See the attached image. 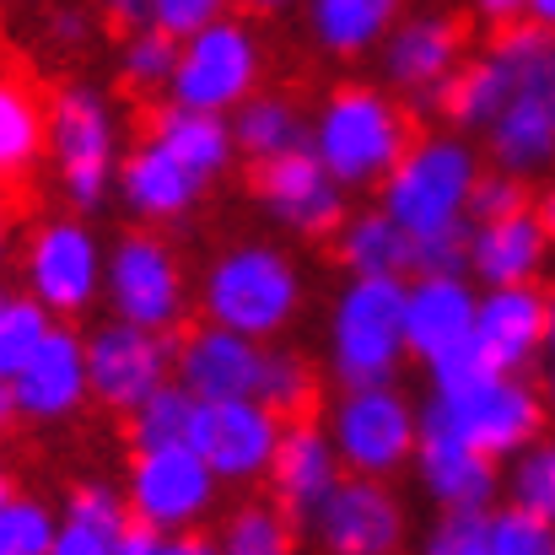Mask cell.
<instances>
[{
	"instance_id": "cell-49",
	"label": "cell",
	"mask_w": 555,
	"mask_h": 555,
	"mask_svg": "<svg viewBox=\"0 0 555 555\" xmlns=\"http://www.w3.org/2000/svg\"><path fill=\"white\" fill-rule=\"evenodd\" d=\"M529 22H540V27L555 33V0H529Z\"/></svg>"
},
{
	"instance_id": "cell-4",
	"label": "cell",
	"mask_w": 555,
	"mask_h": 555,
	"mask_svg": "<svg viewBox=\"0 0 555 555\" xmlns=\"http://www.w3.org/2000/svg\"><path fill=\"white\" fill-rule=\"evenodd\" d=\"M199 308H205V319H216V324H227V330H243V335H254V340H270V335H281V330L297 319V308H302L297 264H292L281 248L237 243V248H227V254L205 270Z\"/></svg>"
},
{
	"instance_id": "cell-28",
	"label": "cell",
	"mask_w": 555,
	"mask_h": 555,
	"mask_svg": "<svg viewBox=\"0 0 555 555\" xmlns=\"http://www.w3.org/2000/svg\"><path fill=\"white\" fill-rule=\"evenodd\" d=\"M399 22V0H308V27L324 54L357 60L388 38Z\"/></svg>"
},
{
	"instance_id": "cell-1",
	"label": "cell",
	"mask_w": 555,
	"mask_h": 555,
	"mask_svg": "<svg viewBox=\"0 0 555 555\" xmlns=\"http://www.w3.org/2000/svg\"><path fill=\"white\" fill-rule=\"evenodd\" d=\"M545 393L524 372H486L459 388H431V399L421 404V431L459 437L502 464L545 431Z\"/></svg>"
},
{
	"instance_id": "cell-30",
	"label": "cell",
	"mask_w": 555,
	"mask_h": 555,
	"mask_svg": "<svg viewBox=\"0 0 555 555\" xmlns=\"http://www.w3.org/2000/svg\"><path fill=\"white\" fill-rule=\"evenodd\" d=\"M43 146H49V108L33 98L27 81L0 76V184L22 179Z\"/></svg>"
},
{
	"instance_id": "cell-50",
	"label": "cell",
	"mask_w": 555,
	"mask_h": 555,
	"mask_svg": "<svg viewBox=\"0 0 555 555\" xmlns=\"http://www.w3.org/2000/svg\"><path fill=\"white\" fill-rule=\"evenodd\" d=\"M545 410L555 415V357H551V367H545Z\"/></svg>"
},
{
	"instance_id": "cell-27",
	"label": "cell",
	"mask_w": 555,
	"mask_h": 555,
	"mask_svg": "<svg viewBox=\"0 0 555 555\" xmlns=\"http://www.w3.org/2000/svg\"><path fill=\"white\" fill-rule=\"evenodd\" d=\"M130 518H135L130 496H119L108 486H81V491H70V502L60 513L54 555H119Z\"/></svg>"
},
{
	"instance_id": "cell-10",
	"label": "cell",
	"mask_w": 555,
	"mask_h": 555,
	"mask_svg": "<svg viewBox=\"0 0 555 555\" xmlns=\"http://www.w3.org/2000/svg\"><path fill=\"white\" fill-rule=\"evenodd\" d=\"M173 357H179L173 330H146V324H130V319H108L103 330L87 335L92 399L130 415L146 393H157L173 377Z\"/></svg>"
},
{
	"instance_id": "cell-20",
	"label": "cell",
	"mask_w": 555,
	"mask_h": 555,
	"mask_svg": "<svg viewBox=\"0 0 555 555\" xmlns=\"http://www.w3.org/2000/svg\"><path fill=\"white\" fill-rule=\"evenodd\" d=\"M11 388H16V404H22L27 421H65V415H76V410L92 399V383H87V340H81L70 324H54V330L43 335V346L11 377Z\"/></svg>"
},
{
	"instance_id": "cell-42",
	"label": "cell",
	"mask_w": 555,
	"mask_h": 555,
	"mask_svg": "<svg viewBox=\"0 0 555 555\" xmlns=\"http://www.w3.org/2000/svg\"><path fill=\"white\" fill-rule=\"evenodd\" d=\"M524 205H529V184H524L518 173L496 168V173H480V179H475V194H469V221H496V216L524 210Z\"/></svg>"
},
{
	"instance_id": "cell-25",
	"label": "cell",
	"mask_w": 555,
	"mask_h": 555,
	"mask_svg": "<svg viewBox=\"0 0 555 555\" xmlns=\"http://www.w3.org/2000/svg\"><path fill=\"white\" fill-rule=\"evenodd\" d=\"M114 184H119V199H125L141 221H179L189 205L199 199L205 179H199L194 168H184L163 141H146V146H135V152L119 163Z\"/></svg>"
},
{
	"instance_id": "cell-43",
	"label": "cell",
	"mask_w": 555,
	"mask_h": 555,
	"mask_svg": "<svg viewBox=\"0 0 555 555\" xmlns=\"http://www.w3.org/2000/svg\"><path fill=\"white\" fill-rule=\"evenodd\" d=\"M227 5H232V0H152V16H146V22L168 27L173 38H189V33H199L205 22L227 16Z\"/></svg>"
},
{
	"instance_id": "cell-41",
	"label": "cell",
	"mask_w": 555,
	"mask_h": 555,
	"mask_svg": "<svg viewBox=\"0 0 555 555\" xmlns=\"http://www.w3.org/2000/svg\"><path fill=\"white\" fill-rule=\"evenodd\" d=\"M410 275H469V221L415 237V270Z\"/></svg>"
},
{
	"instance_id": "cell-29",
	"label": "cell",
	"mask_w": 555,
	"mask_h": 555,
	"mask_svg": "<svg viewBox=\"0 0 555 555\" xmlns=\"http://www.w3.org/2000/svg\"><path fill=\"white\" fill-rule=\"evenodd\" d=\"M340 259H346L351 275H399V281H410L415 237L377 205V210H362V216L340 221Z\"/></svg>"
},
{
	"instance_id": "cell-11",
	"label": "cell",
	"mask_w": 555,
	"mask_h": 555,
	"mask_svg": "<svg viewBox=\"0 0 555 555\" xmlns=\"http://www.w3.org/2000/svg\"><path fill=\"white\" fill-rule=\"evenodd\" d=\"M216 469L194 442H163V448H135L130 459V513L157 524V529H199V518L216 507Z\"/></svg>"
},
{
	"instance_id": "cell-31",
	"label": "cell",
	"mask_w": 555,
	"mask_h": 555,
	"mask_svg": "<svg viewBox=\"0 0 555 555\" xmlns=\"http://www.w3.org/2000/svg\"><path fill=\"white\" fill-rule=\"evenodd\" d=\"M232 114H237L232 141H237V152L254 157V163H270V157H281V152L308 146V125H302V114H297L286 98H243Z\"/></svg>"
},
{
	"instance_id": "cell-3",
	"label": "cell",
	"mask_w": 555,
	"mask_h": 555,
	"mask_svg": "<svg viewBox=\"0 0 555 555\" xmlns=\"http://www.w3.org/2000/svg\"><path fill=\"white\" fill-rule=\"evenodd\" d=\"M475 179H480V157H475L469 141H459V135H421V141L404 146V157L388 168V179L377 189H383V210L410 237H426V232L469 221Z\"/></svg>"
},
{
	"instance_id": "cell-48",
	"label": "cell",
	"mask_w": 555,
	"mask_h": 555,
	"mask_svg": "<svg viewBox=\"0 0 555 555\" xmlns=\"http://www.w3.org/2000/svg\"><path fill=\"white\" fill-rule=\"evenodd\" d=\"M11 421H22V404H16V388H11V377H0V431H5Z\"/></svg>"
},
{
	"instance_id": "cell-9",
	"label": "cell",
	"mask_w": 555,
	"mask_h": 555,
	"mask_svg": "<svg viewBox=\"0 0 555 555\" xmlns=\"http://www.w3.org/2000/svg\"><path fill=\"white\" fill-rule=\"evenodd\" d=\"M281 431H286L281 410H270L259 393H237V399H199L189 442L205 453L221 486H254L270 475Z\"/></svg>"
},
{
	"instance_id": "cell-39",
	"label": "cell",
	"mask_w": 555,
	"mask_h": 555,
	"mask_svg": "<svg viewBox=\"0 0 555 555\" xmlns=\"http://www.w3.org/2000/svg\"><path fill=\"white\" fill-rule=\"evenodd\" d=\"M486 555H555V524L507 502L491 507V529H486Z\"/></svg>"
},
{
	"instance_id": "cell-37",
	"label": "cell",
	"mask_w": 555,
	"mask_h": 555,
	"mask_svg": "<svg viewBox=\"0 0 555 555\" xmlns=\"http://www.w3.org/2000/svg\"><path fill=\"white\" fill-rule=\"evenodd\" d=\"M507 502L540 513L555 524V442L551 437H534L529 448L513 453V469H507Z\"/></svg>"
},
{
	"instance_id": "cell-51",
	"label": "cell",
	"mask_w": 555,
	"mask_h": 555,
	"mask_svg": "<svg viewBox=\"0 0 555 555\" xmlns=\"http://www.w3.org/2000/svg\"><path fill=\"white\" fill-rule=\"evenodd\" d=\"M540 216H545V227H551V237H555V189L545 194V205H540Z\"/></svg>"
},
{
	"instance_id": "cell-19",
	"label": "cell",
	"mask_w": 555,
	"mask_h": 555,
	"mask_svg": "<svg viewBox=\"0 0 555 555\" xmlns=\"http://www.w3.org/2000/svg\"><path fill=\"white\" fill-rule=\"evenodd\" d=\"M480 292L469 275H410L404 281V351L421 362L448 357L453 346L475 340Z\"/></svg>"
},
{
	"instance_id": "cell-54",
	"label": "cell",
	"mask_w": 555,
	"mask_h": 555,
	"mask_svg": "<svg viewBox=\"0 0 555 555\" xmlns=\"http://www.w3.org/2000/svg\"><path fill=\"white\" fill-rule=\"evenodd\" d=\"M0 259H5V210H0Z\"/></svg>"
},
{
	"instance_id": "cell-2",
	"label": "cell",
	"mask_w": 555,
	"mask_h": 555,
	"mask_svg": "<svg viewBox=\"0 0 555 555\" xmlns=\"http://www.w3.org/2000/svg\"><path fill=\"white\" fill-rule=\"evenodd\" d=\"M410 141H415L410 135V114L388 92H377V87H340V92H330V103L308 125L313 157L346 189L383 184Z\"/></svg>"
},
{
	"instance_id": "cell-24",
	"label": "cell",
	"mask_w": 555,
	"mask_h": 555,
	"mask_svg": "<svg viewBox=\"0 0 555 555\" xmlns=\"http://www.w3.org/2000/svg\"><path fill=\"white\" fill-rule=\"evenodd\" d=\"M486 152L496 168L518 173V179H540L555 168V103L529 92V87H513L507 108L486 125Z\"/></svg>"
},
{
	"instance_id": "cell-44",
	"label": "cell",
	"mask_w": 555,
	"mask_h": 555,
	"mask_svg": "<svg viewBox=\"0 0 555 555\" xmlns=\"http://www.w3.org/2000/svg\"><path fill=\"white\" fill-rule=\"evenodd\" d=\"M49 43L54 49H81V43H92V16L87 11H54L49 16Z\"/></svg>"
},
{
	"instance_id": "cell-18",
	"label": "cell",
	"mask_w": 555,
	"mask_h": 555,
	"mask_svg": "<svg viewBox=\"0 0 555 555\" xmlns=\"http://www.w3.org/2000/svg\"><path fill=\"white\" fill-rule=\"evenodd\" d=\"M259 372H264V340L227 330L216 319H205L199 330H189L173 357V377L184 383L194 399H237V393H259Z\"/></svg>"
},
{
	"instance_id": "cell-13",
	"label": "cell",
	"mask_w": 555,
	"mask_h": 555,
	"mask_svg": "<svg viewBox=\"0 0 555 555\" xmlns=\"http://www.w3.org/2000/svg\"><path fill=\"white\" fill-rule=\"evenodd\" d=\"M377 60H383V76L393 92L415 98L421 108H437L453 70L464 65V27L448 11L399 16L388 27V38L377 43Z\"/></svg>"
},
{
	"instance_id": "cell-36",
	"label": "cell",
	"mask_w": 555,
	"mask_h": 555,
	"mask_svg": "<svg viewBox=\"0 0 555 555\" xmlns=\"http://www.w3.org/2000/svg\"><path fill=\"white\" fill-rule=\"evenodd\" d=\"M54 534H60V518L38 496H22V491L0 496V555H54Z\"/></svg>"
},
{
	"instance_id": "cell-55",
	"label": "cell",
	"mask_w": 555,
	"mask_h": 555,
	"mask_svg": "<svg viewBox=\"0 0 555 555\" xmlns=\"http://www.w3.org/2000/svg\"><path fill=\"white\" fill-rule=\"evenodd\" d=\"M551 351H555V292H551Z\"/></svg>"
},
{
	"instance_id": "cell-22",
	"label": "cell",
	"mask_w": 555,
	"mask_h": 555,
	"mask_svg": "<svg viewBox=\"0 0 555 555\" xmlns=\"http://www.w3.org/2000/svg\"><path fill=\"white\" fill-rule=\"evenodd\" d=\"M346 475L340 453H335V437L302 415L286 421L281 431V448H275V464H270V496L292 513V518H313L319 502L335 491V480Z\"/></svg>"
},
{
	"instance_id": "cell-40",
	"label": "cell",
	"mask_w": 555,
	"mask_h": 555,
	"mask_svg": "<svg viewBox=\"0 0 555 555\" xmlns=\"http://www.w3.org/2000/svg\"><path fill=\"white\" fill-rule=\"evenodd\" d=\"M486 529H491V507H442L437 529L426 534L431 555H486Z\"/></svg>"
},
{
	"instance_id": "cell-17",
	"label": "cell",
	"mask_w": 555,
	"mask_h": 555,
	"mask_svg": "<svg viewBox=\"0 0 555 555\" xmlns=\"http://www.w3.org/2000/svg\"><path fill=\"white\" fill-rule=\"evenodd\" d=\"M475 346L502 372H529L540 351H551V292L540 281L486 286L475 308Z\"/></svg>"
},
{
	"instance_id": "cell-52",
	"label": "cell",
	"mask_w": 555,
	"mask_h": 555,
	"mask_svg": "<svg viewBox=\"0 0 555 555\" xmlns=\"http://www.w3.org/2000/svg\"><path fill=\"white\" fill-rule=\"evenodd\" d=\"M254 11H281V5H292V0H248Z\"/></svg>"
},
{
	"instance_id": "cell-34",
	"label": "cell",
	"mask_w": 555,
	"mask_h": 555,
	"mask_svg": "<svg viewBox=\"0 0 555 555\" xmlns=\"http://www.w3.org/2000/svg\"><path fill=\"white\" fill-rule=\"evenodd\" d=\"M173 65H179V38L157 22H141L119 54V76L130 92H157L173 81Z\"/></svg>"
},
{
	"instance_id": "cell-12",
	"label": "cell",
	"mask_w": 555,
	"mask_h": 555,
	"mask_svg": "<svg viewBox=\"0 0 555 555\" xmlns=\"http://www.w3.org/2000/svg\"><path fill=\"white\" fill-rule=\"evenodd\" d=\"M103 292H108L114 319H130L146 330H173L184 319V270L157 232H125L108 248Z\"/></svg>"
},
{
	"instance_id": "cell-8",
	"label": "cell",
	"mask_w": 555,
	"mask_h": 555,
	"mask_svg": "<svg viewBox=\"0 0 555 555\" xmlns=\"http://www.w3.org/2000/svg\"><path fill=\"white\" fill-rule=\"evenodd\" d=\"M254 87H259V38L243 22L216 16L199 33L179 38V65L168 81L173 103L232 114L243 98H254Z\"/></svg>"
},
{
	"instance_id": "cell-45",
	"label": "cell",
	"mask_w": 555,
	"mask_h": 555,
	"mask_svg": "<svg viewBox=\"0 0 555 555\" xmlns=\"http://www.w3.org/2000/svg\"><path fill=\"white\" fill-rule=\"evenodd\" d=\"M119 555H168V529H157L146 518H130V529L119 540Z\"/></svg>"
},
{
	"instance_id": "cell-26",
	"label": "cell",
	"mask_w": 555,
	"mask_h": 555,
	"mask_svg": "<svg viewBox=\"0 0 555 555\" xmlns=\"http://www.w3.org/2000/svg\"><path fill=\"white\" fill-rule=\"evenodd\" d=\"M152 141H163L184 168H194L205 184L232 163V152H237V141H232V125H227V114H210V108H184V103H173L168 98V108L152 119Z\"/></svg>"
},
{
	"instance_id": "cell-23",
	"label": "cell",
	"mask_w": 555,
	"mask_h": 555,
	"mask_svg": "<svg viewBox=\"0 0 555 555\" xmlns=\"http://www.w3.org/2000/svg\"><path fill=\"white\" fill-rule=\"evenodd\" d=\"M415 469H421V486L437 507H491L496 491H502V475H496V459L459 442V437H437V431H421L415 442Z\"/></svg>"
},
{
	"instance_id": "cell-38",
	"label": "cell",
	"mask_w": 555,
	"mask_h": 555,
	"mask_svg": "<svg viewBox=\"0 0 555 555\" xmlns=\"http://www.w3.org/2000/svg\"><path fill=\"white\" fill-rule=\"evenodd\" d=\"M313 393H319V377H313V367H308L297 351H264L259 399H264L270 410H281L286 421H292V415H308V410H313Z\"/></svg>"
},
{
	"instance_id": "cell-14",
	"label": "cell",
	"mask_w": 555,
	"mask_h": 555,
	"mask_svg": "<svg viewBox=\"0 0 555 555\" xmlns=\"http://www.w3.org/2000/svg\"><path fill=\"white\" fill-rule=\"evenodd\" d=\"M103 264H108V254L92 237V227L49 221L27 243V292L60 319L87 313L103 292Z\"/></svg>"
},
{
	"instance_id": "cell-46",
	"label": "cell",
	"mask_w": 555,
	"mask_h": 555,
	"mask_svg": "<svg viewBox=\"0 0 555 555\" xmlns=\"http://www.w3.org/2000/svg\"><path fill=\"white\" fill-rule=\"evenodd\" d=\"M475 11H480L491 27H507V22H524V16H529V0H475Z\"/></svg>"
},
{
	"instance_id": "cell-47",
	"label": "cell",
	"mask_w": 555,
	"mask_h": 555,
	"mask_svg": "<svg viewBox=\"0 0 555 555\" xmlns=\"http://www.w3.org/2000/svg\"><path fill=\"white\" fill-rule=\"evenodd\" d=\"M108 11V22H125V27H141L152 16V0H98Z\"/></svg>"
},
{
	"instance_id": "cell-6",
	"label": "cell",
	"mask_w": 555,
	"mask_h": 555,
	"mask_svg": "<svg viewBox=\"0 0 555 555\" xmlns=\"http://www.w3.org/2000/svg\"><path fill=\"white\" fill-rule=\"evenodd\" d=\"M49 152L60 168V189L76 210L108 199L119 173V114L98 87H60L49 103Z\"/></svg>"
},
{
	"instance_id": "cell-32",
	"label": "cell",
	"mask_w": 555,
	"mask_h": 555,
	"mask_svg": "<svg viewBox=\"0 0 555 555\" xmlns=\"http://www.w3.org/2000/svg\"><path fill=\"white\" fill-rule=\"evenodd\" d=\"M292 513L270 496V502H243V507H232L227 513V524H221V551L227 555H286L292 551Z\"/></svg>"
},
{
	"instance_id": "cell-53",
	"label": "cell",
	"mask_w": 555,
	"mask_h": 555,
	"mask_svg": "<svg viewBox=\"0 0 555 555\" xmlns=\"http://www.w3.org/2000/svg\"><path fill=\"white\" fill-rule=\"evenodd\" d=\"M5 491H11V475H5V464H0V496H5Z\"/></svg>"
},
{
	"instance_id": "cell-7",
	"label": "cell",
	"mask_w": 555,
	"mask_h": 555,
	"mask_svg": "<svg viewBox=\"0 0 555 555\" xmlns=\"http://www.w3.org/2000/svg\"><path fill=\"white\" fill-rule=\"evenodd\" d=\"M330 437L335 453L351 475H399L415 459L421 442V410H410L404 393H393L388 383H357L346 388V399L330 415Z\"/></svg>"
},
{
	"instance_id": "cell-35",
	"label": "cell",
	"mask_w": 555,
	"mask_h": 555,
	"mask_svg": "<svg viewBox=\"0 0 555 555\" xmlns=\"http://www.w3.org/2000/svg\"><path fill=\"white\" fill-rule=\"evenodd\" d=\"M54 330V313L27 292V297H0V377H16L22 362L43 346Z\"/></svg>"
},
{
	"instance_id": "cell-33",
	"label": "cell",
	"mask_w": 555,
	"mask_h": 555,
	"mask_svg": "<svg viewBox=\"0 0 555 555\" xmlns=\"http://www.w3.org/2000/svg\"><path fill=\"white\" fill-rule=\"evenodd\" d=\"M194 410H199V399L189 393L179 377H168L157 393H146V399L130 410V442H135V448L189 442V431H194Z\"/></svg>"
},
{
	"instance_id": "cell-21",
	"label": "cell",
	"mask_w": 555,
	"mask_h": 555,
	"mask_svg": "<svg viewBox=\"0 0 555 555\" xmlns=\"http://www.w3.org/2000/svg\"><path fill=\"white\" fill-rule=\"evenodd\" d=\"M551 227L534 205L507 210L496 221H469V275L480 286H513V281H540L551 264Z\"/></svg>"
},
{
	"instance_id": "cell-15",
	"label": "cell",
	"mask_w": 555,
	"mask_h": 555,
	"mask_svg": "<svg viewBox=\"0 0 555 555\" xmlns=\"http://www.w3.org/2000/svg\"><path fill=\"white\" fill-rule=\"evenodd\" d=\"M254 194H259L264 216L297 237H324L346 221V184L313 157V146H297V152L259 163Z\"/></svg>"
},
{
	"instance_id": "cell-5",
	"label": "cell",
	"mask_w": 555,
	"mask_h": 555,
	"mask_svg": "<svg viewBox=\"0 0 555 555\" xmlns=\"http://www.w3.org/2000/svg\"><path fill=\"white\" fill-rule=\"evenodd\" d=\"M404 362V281L351 275L330 313V367L346 388L388 383Z\"/></svg>"
},
{
	"instance_id": "cell-16",
	"label": "cell",
	"mask_w": 555,
	"mask_h": 555,
	"mask_svg": "<svg viewBox=\"0 0 555 555\" xmlns=\"http://www.w3.org/2000/svg\"><path fill=\"white\" fill-rule=\"evenodd\" d=\"M313 540L335 555H388L404 545V507L377 475H340L308 518Z\"/></svg>"
}]
</instances>
